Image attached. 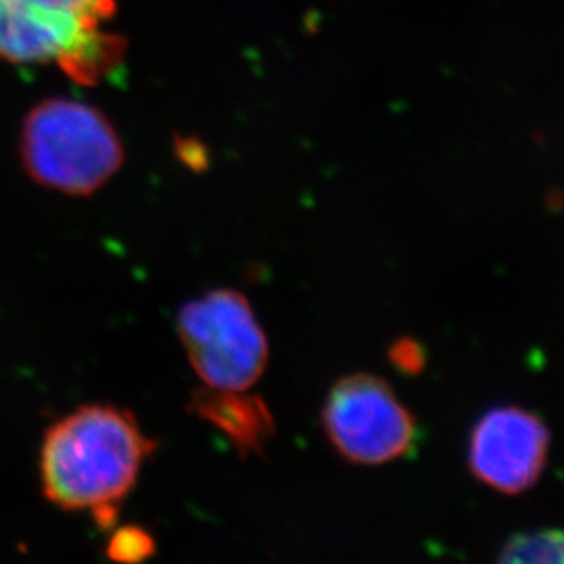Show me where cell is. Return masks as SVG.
Here are the masks:
<instances>
[{
	"instance_id": "277c9868",
	"label": "cell",
	"mask_w": 564,
	"mask_h": 564,
	"mask_svg": "<svg viewBox=\"0 0 564 564\" xmlns=\"http://www.w3.org/2000/svg\"><path fill=\"white\" fill-rule=\"evenodd\" d=\"M178 334L206 389L250 391L267 370V334L242 293L217 290L193 299L180 310Z\"/></svg>"
},
{
	"instance_id": "52a82bcc",
	"label": "cell",
	"mask_w": 564,
	"mask_h": 564,
	"mask_svg": "<svg viewBox=\"0 0 564 564\" xmlns=\"http://www.w3.org/2000/svg\"><path fill=\"white\" fill-rule=\"evenodd\" d=\"M193 411L228 434L242 455H264L275 433L267 405L245 392L206 391L193 398Z\"/></svg>"
},
{
	"instance_id": "ba28073f",
	"label": "cell",
	"mask_w": 564,
	"mask_h": 564,
	"mask_svg": "<svg viewBox=\"0 0 564 564\" xmlns=\"http://www.w3.org/2000/svg\"><path fill=\"white\" fill-rule=\"evenodd\" d=\"M497 564H564L563 530L517 533L506 543Z\"/></svg>"
},
{
	"instance_id": "7a4b0ae2",
	"label": "cell",
	"mask_w": 564,
	"mask_h": 564,
	"mask_svg": "<svg viewBox=\"0 0 564 564\" xmlns=\"http://www.w3.org/2000/svg\"><path fill=\"white\" fill-rule=\"evenodd\" d=\"M116 0H0V63L57 65L93 83L120 61Z\"/></svg>"
},
{
	"instance_id": "8992f818",
	"label": "cell",
	"mask_w": 564,
	"mask_h": 564,
	"mask_svg": "<svg viewBox=\"0 0 564 564\" xmlns=\"http://www.w3.org/2000/svg\"><path fill=\"white\" fill-rule=\"evenodd\" d=\"M550 431L538 414L521 408H497L475 423L469 467L475 477L500 494L519 495L543 475Z\"/></svg>"
},
{
	"instance_id": "6da1fadb",
	"label": "cell",
	"mask_w": 564,
	"mask_h": 564,
	"mask_svg": "<svg viewBox=\"0 0 564 564\" xmlns=\"http://www.w3.org/2000/svg\"><path fill=\"white\" fill-rule=\"evenodd\" d=\"M154 447L129 411L105 403L76 409L44 434L39 458L44 495L61 510L93 511L107 530Z\"/></svg>"
},
{
	"instance_id": "5b68a950",
	"label": "cell",
	"mask_w": 564,
	"mask_h": 564,
	"mask_svg": "<svg viewBox=\"0 0 564 564\" xmlns=\"http://www.w3.org/2000/svg\"><path fill=\"white\" fill-rule=\"evenodd\" d=\"M326 438L337 455L358 466H381L413 451L416 422L397 392L375 375L345 376L323 409Z\"/></svg>"
},
{
	"instance_id": "3957f363",
	"label": "cell",
	"mask_w": 564,
	"mask_h": 564,
	"mask_svg": "<svg viewBox=\"0 0 564 564\" xmlns=\"http://www.w3.org/2000/svg\"><path fill=\"white\" fill-rule=\"evenodd\" d=\"M28 174L48 189L87 196L123 163V145L104 112L77 99H46L33 107L21 134Z\"/></svg>"
},
{
	"instance_id": "30bf717a",
	"label": "cell",
	"mask_w": 564,
	"mask_h": 564,
	"mask_svg": "<svg viewBox=\"0 0 564 564\" xmlns=\"http://www.w3.org/2000/svg\"><path fill=\"white\" fill-rule=\"evenodd\" d=\"M392 358L397 359V365L400 369L413 370L420 369L423 365V354L414 343H400L392 352Z\"/></svg>"
},
{
	"instance_id": "9c48e42d",
	"label": "cell",
	"mask_w": 564,
	"mask_h": 564,
	"mask_svg": "<svg viewBox=\"0 0 564 564\" xmlns=\"http://www.w3.org/2000/svg\"><path fill=\"white\" fill-rule=\"evenodd\" d=\"M152 552H154V541L151 535L141 528L132 527L116 530L107 550L110 560L120 564L143 563L151 557Z\"/></svg>"
}]
</instances>
